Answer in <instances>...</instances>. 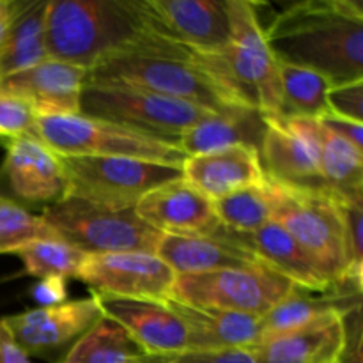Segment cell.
Wrapping results in <instances>:
<instances>
[{"mask_svg": "<svg viewBox=\"0 0 363 363\" xmlns=\"http://www.w3.org/2000/svg\"><path fill=\"white\" fill-rule=\"evenodd\" d=\"M279 62L308 67L335 85L363 80V6L358 0H305L264 28Z\"/></svg>", "mask_w": 363, "mask_h": 363, "instance_id": "1", "label": "cell"}, {"mask_svg": "<svg viewBox=\"0 0 363 363\" xmlns=\"http://www.w3.org/2000/svg\"><path fill=\"white\" fill-rule=\"evenodd\" d=\"M87 84L131 85L215 113L252 108L204 64L167 55H116L89 69Z\"/></svg>", "mask_w": 363, "mask_h": 363, "instance_id": "2", "label": "cell"}, {"mask_svg": "<svg viewBox=\"0 0 363 363\" xmlns=\"http://www.w3.org/2000/svg\"><path fill=\"white\" fill-rule=\"evenodd\" d=\"M34 137L62 156L135 158L174 167H183L186 158L174 142L84 113L38 117Z\"/></svg>", "mask_w": 363, "mask_h": 363, "instance_id": "3", "label": "cell"}, {"mask_svg": "<svg viewBox=\"0 0 363 363\" xmlns=\"http://www.w3.org/2000/svg\"><path fill=\"white\" fill-rule=\"evenodd\" d=\"M43 218L71 247L87 255L149 252L156 254L162 234L142 222L135 209L101 208L77 197L45 206Z\"/></svg>", "mask_w": 363, "mask_h": 363, "instance_id": "4", "label": "cell"}, {"mask_svg": "<svg viewBox=\"0 0 363 363\" xmlns=\"http://www.w3.org/2000/svg\"><path fill=\"white\" fill-rule=\"evenodd\" d=\"M59 156L66 176V197L117 211L135 209L151 190L183 177L181 167L145 160Z\"/></svg>", "mask_w": 363, "mask_h": 363, "instance_id": "5", "label": "cell"}, {"mask_svg": "<svg viewBox=\"0 0 363 363\" xmlns=\"http://www.w3.org/2000/svg\"><path fill=\"white\" fill-rule=\"evenodd\" d=\"M268 190L273 222L301 245L337 287L347 286L346 240L339 201L330 195L287 190L272 181H268Z\"/></svg>", "mask_w": 363, "mask_h": 363, "instance_id": "6", "label": "cell"}, {"mask_svg": "<svg viewBox=\"0 0 363 363\" xmlns=\"http://www.w3.org/2000/svg\"><path fill=\"white\" fill-rule=\"evenodd\" d=\"M80 113L156 135L174 144L184 130L215 116V112L186 101L119 84L85 85Z\"/></svg>", "mask_w": 363, "mask_h": 363, "instance_id": "7", "label": "cell"}, {"mask_svg": "<svg viewBox=\"0 0 363 363\" xmlns=\"http://www.w3.org/2000/svg\"><path fill=\"white\" fill-rule=\"evenodd\" d=\"M294 284L264 264L176 275L172 300L216 311L262 315L286 300Z\"/></svg>", "mask_w": 363, "mask_h": 363, "instance_id": "8", "label": "cell"}, {"mask_svg": "<svg viewBox=\"0 0 363 363\" xmlns=\"http://www.w3.org/2000/svg\"><path fill=\"white\" fill-rule=\"evenodd\" d=\"M230 43L223 53L229 77L241 98L262 116H282L279 62L266 43L255 4L227 0Z\"/></svg>", "mask_w": 363, "mask_h": 363, "instance_id": "9", "label": "cell"}, {"mask_svg": "<svg viewBox=\"0 0 363 363\" xmlns=\"http://www.w3.org/2000/svg\"><path fill=\"white\" fill-rule=\"evenodd\" d=\"M77 279L96 296L163 303L172 296L176 273L156 254L119 252L89 255Z\"/></svg>", "mask_w": 363, "mask_h": 363, "instance_id": "10", "label": "cell"}, {"mask_svg": "<svg viewBox=\"0 0 363 363\" xmlns=\"http://www.w3.org/2000/svg\"><path fill=\"white\" fill-rule=\"evenodd\" d=\"M103 318L96 294L85 300L64 301L53 307H38L2 318L7 332L27 357L46 358L77 342L94 323Z\"/></svg>", "mask_w": 363, "mask_h": 363, "instance_id": "11", "label": "cell"}, {"mask_svg": "<svg viewBox=\"0 0 363 363\" xmlns=\"http://www.w3.org/2000/svg\"><path fill=\"white\" fill-rule=\"evenodd\" d=\"M259 158L266 179L301 194L330 195L311 140L287 117L264 116Z\"/></svg>", "mask_w": 363, "mask_h": 363, "instance_id": "12", "label": "cell"}, {"mask_svg": "<svg viewBox=\"0 0 363 363\" xmlns=\"http://www.w3.org/2000/svg\"><path fill=\"white\" fill-rule=\"evenodd\" d=\"M135 213L163 236H215L222 227L213 201L184 177L149 191Z\"/></svg>", "mask_w": 363, "mask_h": 363, "instance_id": "13", "label": "cell"}, {"mask_svg": "<svg viewBox=\"0 0 363 363\" xmlns=\"http://www.w3.org/2000/svg\"><path fill=\"white\" fill-rule=\"evenodd\" d=\"M6 147L0 174L11 194L25 204H45L66 197L67 184L60 156L35 137L0 140Z\"/></svg>", "mask_w": 363, "mask_h": 363, "instance_id": "14", "label": "cell"}, {"mask_svg": "<svg viewBox=\"0 0 363 363\" xmlns=\"http://www.w3.org/2000/svg\"><path fill=\"white\" fill-rule=\"evenodd\" d=\"M87 69L46 59L0 80V89L23 99L38 117L80 113Z\"/></svg>", "mask_w": 363, "mask_h": 363, "instance_id": "15", "label": "cell"}, {"mask_svg": "<svg viewBox=\"0 0 363 363\" xmlns=\"http://www.w3.org/2000/svg\"><path fill=\"white\" fill-rule=\"evenodd\" d=\"M218 234L243 247L259 262L275 269L277 273L286 277L300 289L312 291V293H326V291L337 287L326 277L321 266L301 248V245L273 220H269L254 233L241 234L220 227Z\"/></svg>", "mask_w": 363, "mask_h": 363, "instance_id": "16", "label": "cell"}, {"mask_svg": "<svg viewBox=\"0 0 363 363\" xmlns=\"http://www.w3.org/2000/svg\"><path fill=\"white\" fill-rule=\"evenodd\" d=\"M167 30L202 57H223L230 43L227 0H147Z\"/></svg>", "mask_w": 363, "mask_h": 363, "instance_id": "17", "label": "cell"}, {"mask_svg": "<svg viewBox=\"0 0 363 363\" xmlns=\"http://www.w3.org/2000/svg\"><path fill=\"white\" fill-rule=\"evenodd\" d=\"M99 298L103 315L119 323L145 354L188 350V333L183 321L158 301Z\"/></svg>", "mask_w": 363, "mask_h": 363, "instance_id": "18", "label": "cell"}, {"mask_svg": "<svg viewBox=\"0 0 363 363\" xmlns=\"http://www.w3.org/2000/svg\"><path fill=\"white\" fill-rule=\"evenodd\" d=\"M165 305L183 321L188 333V350H252L264 339L262 318L259 315L191 307L172 298Z\"/></svg>", "mask_w": 363, "mask_h": 363, "instance_id": "19", "label": "cell"}, {"mask_svg": "<svg viewBox=\"0 0 363 363\" xmlns=\"http://www.w3.org/2000/svg\"><path fill=\"white\" fill-rule=\"evenodd\" d=\"M181 169L184 179L213 202L266 179L259 151L252 145H230L186 156Z\"/></svg>", "mask_w": 363, "mask_h": 363, "instance_id": "20", "label": "cell"}, {"mask_svg": "<svg viewBox=\"0 0 363 363\" xmlns=\"http://www.w3.org/2000/svg\"><path fill=\"white\" fill-rule=\"evenodd\" d=\"M311 140L319 170L333 199L363 204V151L333 133L319 119H291Z\"/></svg>", "mask_w": 363, "mask_h": 363, "instance_id": "21", "label": "cell"}, {"mask_svg": "<svg viewBox=\"0 0 363 363\" xmlns=\"http://www.w3.org/2000/svg\"><path fill=\"white\" fill-rule=\"evenodd\" d=\"M346 346L344 318L268 337L250 351L255 363H340Z\"/></svg>", "mask_w": 363, "mask_h": 363, "instance_id": "22", "label": "cell"}, {"mask_svg": "<svg viewBox=\"0 0 363 363\" xmlns=\"http://www.w3.org/2000/svg\"><path fill=\"white\" fill-rule=\"evenodd\" d=\"M360 296L362 291L347 286L335 287L326 293H312L294 287L286 300L262 315L264 339L318 323L347 318L351 312L360 308Z\"/></svg>", "mask_w": 363, "mask_h": 363, "instance_id": "23", "label": "cell"}, {"mask_svg": "<svg viewBox=\"0 0 363 363\" xmlns=\"http://www.w3.org/2000/svg\"><path fill=\"white\" fill-rule=\"evenodd\" d=\"M156 255L170 266L176 275L209 273L227 268H248L262 264L248 250L215 236H163L160 238Z\"/></svg>", "mask_w": 363, "mask_h": 363, "instance_id": "24", "label": "cell"}, {"mask_svg": "<svg viewBox=\"0 0 363 363\" xmlns=\"http://www.w3.org/2000/svg\"><path fill=\"white\" fill-rule=\"evenodd\" d=\"M264 128V116L259 110L215 113L184 130L177 138V147L184 156L204 155L230 145H252L259 151Z\"/></svg>", "mask_w": 363, "mask_h": 363, "instance_id": "25", "label": "cell"}, {"mask_svg": "<svg viewBox=\"0 0 363 363\" xmlns=\"http://www.w3.org/2000/svg\"><path fill=\"white\" fill-rule=\"evenodd\" d=\"M50 0H16L13 21L0 48V80L48 59L46 9Z\"/></svg>", "mask_w": 363, "mask_h": 363, "instance_id": "26", "label": "cell"}, {"mask_svg": "<svg viewBox=\"0 0 363 363\" xmlns=\"http://www.w3.org/2000/svg\"><path fill=\"white\" fill-rule=\"evenodd\" d=\"M279 62V60H277ZM282 116L287 119H323L328 108L332 87L321 73L308 67L279 62Z\"/></svg>", "mask_w": 363, "mask_h": 363, "instance_id": "27", "label": "cell"}, {"mask_svg": "<svg viewBox=\"0 0 363 363\" xmlns=\"http://www.w3.org/2000/svg\"><path fill=\"white\" fill-rule=\"evenodd\" d=\"M140 353L126 330L103 315L73 344L62 363H130Z\"/></svg>", "mask_w": 363, "mask_h": 363, "instance_id": "28", "label": "cell"}, {"mask_svg": "<svg viewBox=\"0 0 363 363\" xmlns=\"http://www.w3.org/2000/svg\"><path fill=\"white\" fill-rule=\"evenodd\" d=\"M213 206L223 229L241 234L254 233L272 220L268 181L225 195Z\"/></svg>", "mask_w": 363, "mask_h": 363, "instance_id": "29", "label": "cell"}, {"mask_svg": "<svg viewBox=\"0 0 363 363\" xmlns=\"http://www.w3.org/2000/svg\"><path fill=\"white\" fill-rule=\"evenodd\" d=\"M25 273L35 279H77L87 254L62 240H41L16 252Z\"/></svg>", "mask_w": 363, "mask_h": 363, "instance_id": "30", "label": "cell"}, {"mask_svg": "<svg viewBox=\"0 0 363 363\" xmlns=\"http://www.w3.org/2000/svg\"><path fill=\"white\" fill-rule=\"evenodd\" d=\"M41 240H60L41 215H34L20 202L0 195V254H16Z\"/></svg>", "mask_w": 363, "mask_h": 363, "instance_id": "31", "label": "cell"}, {"mask_svg": "<svg viewBox=\"0 0 363 363\" xmlns=\"http://www.w3.org/2000/svg\"><path fill=\"white\" fill-rule=\"evenodd\" d=\"M340 215L344 222V240H346L347 255V275L346 284L362 291V272H363V204L339 201Z\"/></svg>", "mask_w": 363, "mask_h": 363, "instance_id": "32", "label": "cell"}, {"mask_svg": "<svg viewBox=\"0 0 363 363\" xmlns=\"http://www.w3.org/2000/svg\"><path fill=\"white\" fill-rule=\"evenodd\" d=\"M130 363H255V358L250 350H183L158 354L140 353L131 358Z\"/></svg>", "mask_w": 363, "mask_h": 363, "instance_id": "33", "label": "cell"}, {"mask_svg": "<svg viewBox=\"0 0 363 363\" xmlns=\"http://www.w3.org/2000/svg\"><path fill=\"white\" fill-rule=\"evenodd\" d=\"M38 116L23 99L0 89V140L34 137Z\"/></svg>", "mask_w": 363, "mask_h": 363, "instance_id": "34", "label": "cell"}, {"mask_svg": "<svg viewBox=\"0 0 363 363\" xmlns=\"http://www.w3.org/2000/svg\"><path fill=\"white\" fill-rule=\"evenodd\" d=\"M328 108L333 116L363 124V80L330 87Z\"/></svg>", "mask_w": 363, "mask_h": 363, "instance_id": "35", "label": "cell"}, {"mask_svg": "<svg viewBox=\"0 0 363 363\" xmlns=\"http://www.w3.org/2000/svg\"><path fill=\"white\" fill-rule=\"evenodd\" d=\"M30 296L39 307H53L67 301V287L64 279H43L30 287Z\"/></svg>", "mask_w": 363, "mask_h": 363, "instance_id": "36", "label": "cell"}, {"mask_svg": "<svg viewBox=\"0 0 363 363\" xmlns=\"http://www.w3.org/2000/svg\"><path fill=\"white\" fill-rule=\"evenodd\" d=\"M321 121L328 130H332L333 133H337L339 137H342L344 140H347L350 144H353L354 147L362 149L363 151V124L354 123V121L346 119V117L333 116V113H326Z\"/></svg>", "mask_w": 363, "mask_h": 363, "instance_id": "37", "label": "cell"}, {"mask_svg": "<svg viewBox=\"0 0 363 363\" xmlns=\"http://www.w3.org/2000/svg\"><path fill=\"white\" fill-rule=\"evenodd\" d=\"M0 363H30L0 319Z\"/></svg>", "mask_w": 363, "mask_h": 363, "instance_id": "38", "label": "cell"}, {"mask_svg": "<svg viewBox=\"0 0 363 363\" xmlns=\"http://www.w3.org/2000/svg\"><path fill=\"white\" fill-rule=\"evenodd\" d=\"M14 9H16V0H0V48L6 41L7 30L13 21Z\"/></svg>", "mask_w": 363, "mask_h": 363, "instance_id": "39", "label": "cell"}, {"mask_svg": "<svg viewBox=\"0 0 363 363\" xmlns=\"http://www.w3.org/2000/svg\"><path fill=\"white\" fill-rule=\"evenodd\" d=\"M340 363H342V362H340Z\"/></svg>", "mask_w": 363, "mask_h": 363, "instance_id": "40", "label": "cell"}]
</instances>
